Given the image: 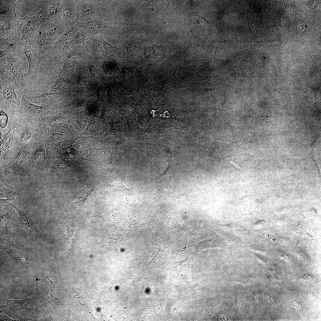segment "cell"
Listing matches in <instances>:
<instances>
[{"label": "cell", "instance_id": "obj_1", "mask_svg": "<svg viewBox=\"0 0 321 321\" xmlns=\"http://www.w3.org/2000/svg\"><path fill=\"white\" fill-rule=\"evenodd\" d=\"M46 15L42 9L32 17L26 16L21 18L20 31L21 37L20 43L31 44L40 26L47 19Z\"/></svg>", "mask_w": 321, "mask_h": 321}, {"label": "cell", "instance_id": "obj_2", "mask_svg": "<svg viewBox=\"0 0 321 321\" xmlns=\"http://www.w3.org/2000/svg\"><path fill=\"white\" fill-rule=\"evenodd\" d=\"M24 93L12 79L11 74L0 77V101L12 103L18 106L21 105V98Z\"/></svg>", "mask_w": 321, "mask_h": 321}, {"label": "cell", "instance_id": "obj_3", "mask_svg": "<svg viewBox=\"0 0 321 321\" xmlns=\"http://www.w3.org/2000/svg\"><path fill=\"white\" fill-rule=\"evenodd\" d=\"M20 49H14L7 52L6 55L7 63L5 66L13 75L18 86L25 94L27 89L24 79V68L22 63L18 58V51Z\"/></svg>", "mask_w": 321, "mask_h": 321}, {"label": "cell", "instance_id": "obj_4", "mask_svg": "<svg viewBox=\"0 0 321 321\" xmlns=\"http://www.w3.org/2000/svg\"><path fill=\"white\" fill-rule=\"evenodd\" d=\"M28 61L29 69L26 74L27 78L33 80L36 78L42 55L34 46L27 43H20Z\"/></svg>", "mask_w": 321, "mask_h": 321}, {"label": "cell", "instance_id": "obj_5", "mask_svg": "<svg viewBox=\"0 0 321 321\" xmlns=\"http://www.w3.org/2000/svg\"><path fill=\"white\" fill-rule=\"evenodd\" d=\"M21 23L18 16L0 21V40L20 41Z\"/></svg>", "mask_w": 321, "mask_h": 321}, {"label": "cell", "instance_id": "obj_6", "mask_svg": "<svg viewBox=\"0 0 321 321\" xmlns=\"http://www.w3.org/2000/svg\"><path fill=\"white\" fill-rule=\"evenodd\" d=\"M31 45L34 46L42 55L50 49L45 21L40 26Z\"/></svg>", "mask_w": 321, "mask_h": 321}, {"label": "cell", "instance_id": "obj_7", "mask_svg": "<svg viewBox=\"0 0 321 321\" xmlns=\"http://www.w3.org/2000/svg\"><path fill=\"white\" fill-rule=\"evenodd\" d=\"M41 9L45 12L47 19H54L61 12L63 2L60 1H40Z\"/></svg>", "mask_w": 321, "mask_h": 321}, {"label": "cell", "instance_id": "obj_8", "mask_svg": "<svg viewBox=\"0 0 321 321\" xmlns=\"http://www.w3.org/2000/svg\"><path fill=\"white\" fill-rule=\"evenodd\" d=\"M36 297V294L34 293L31 296L23 300H8L6 305L0 307L3 311L8 314H11L19 310L25 309L30 311V309L28 307L27 305L30 304L32 299Z\"/></svg>", "mask_w": 321, "mask_h": 321}, {"label": "cell", "instance_id": "obj_9", "mask_svg": "<svg viewBox=\"0 0 321 321\" xmlns=\"http://www.w3.org/2000/svg\"><path fill=\"white\" fill-rule=\"evenodd\" d=\"M59 93L49 92L42 90L41 92L34 94L32 96L25 97L27 100L32 102L41 106H47L52 103L59 96Z\"/></svg>", "mask_w": 321, "mask_h": 321}, {"label": "cell", "instance_id": "obj_10", "mask_svg": "<svg viewBox=\"0 0 321 321\" xmlns=\"http://www.w3.org/2000/svg\"><path fill=\"white\" fill-rule=\"evenodd\" d=\"M6 252L13 259L16 260L26 268L32 266L31 261L23 253L22 249L15 245L1 248Z\"/></svg>", "mask_w": 321, "mask_h": 321}, {"label": "cell", "instance_id": "obj_11", "mask_svg": "<svg viewBox=\"0 0 321 321\" xmlns=\"http://www.w3.org/2000/svg\"><path fill=\"white\" fill-rule=\"evenodd\" d=\"M55 19L47 18L45 21L50 49L53 46L54 41L60 37L63 31L62 26L56 23Z\"/></svg>", "mask_w": 321, "mask_h": 321}, {"label": "cell", "instance_id": "obj_12", "mask_svg": "<svg viewBox=\"0 0 321 321\" xmlns=\"http://www.w3.org/2000/svg\"><path fill=\"white\" fill-rule=\"evenodd\" d=\"M23 95L21 98L20 108L25 112L32 115L39 116L44 114L47 111V108L32 104Z\"/></svg>", "mask_w": 321, "mask_h": 321}, {"label": "cell", "instance_id": "obj_13", "mask_svg": "<svg viewBox=\"0 0 321 321\" xmlns=\"http://www.w3.org/2000/svg\"><path fill=\"white\" fill-rule=\"evenodd\" d=\"M15 1L0 0V21L17 17L15 11Z\"/></svg>", "mask_w": 321, "mask_h": 321}, {"label": "cell", "instance_id": "obj_14", "mask_svg": "<svg viewBox=\"0 0 321 321\" xmlns=\"http://www.w3.org/2000/svg\"><path fill=\"white\" fill-rule=\"evenodd\" d=\"M106 20L103 18H96L89 21L86 27L90 33L94 34H101L106 26Z\"/></svg>", "mask_w": 321, "mask_h": 321}, {"label": "cell", "instance_id": "obj_15", "mask_svg": "<svg viewBox=\"0 0 321 321\" xmlns=\"http://www.w3.org/2000/svg\"><path fill=\"white\" fill-rule=\"evenodd\" d=\"M6 202L16 209L19 214L20 222L24 227L28 229H33L39 233L25 211L23 210L14 202H13L12 201H7Z\"/></svg>", "mask_w": 321, "mask_h": 321}, {"label": "cell", "instance_id": "obj_16", "mask_svg": "<svg viewBox=\"0 0 321 321\" xmlns=\"http://www.w3.org/2000/svg\"><path fill=\"white\" fill-rule=\"evenodd\" d=\"M82 24H79L75 26H72L63 31L59 37L58 40L55 43L56 45L64 43L67 41L75 33Z\"/></svg>", "mask_w": 321, "mask_h": 321}, {"label": "cell", "instance_id": "obj_17", "mask_svg": "<svg viewBox=\"0 0 321 321\" xmlns=\"http://www.w3.org/2000/svg\"><path fill=\"white\" fill-rule=\"evenodd\" d=\"M11 231L8 229L1 232V248L15 244L12 238Z\"/></svg>", "mask_w": 321, "mask_h": 321}, {"label": "cell", "instance_id": "obj_18", "mask_svg": "<svg viewBox=\"0 0 321 321\" xmlns=\"http://www.w3.org/2000/svg\"><path fill=\"white\" fill-rule=\"evenodd\" d=\"M68 1H65L63 3L61 12V16L65 21L70 20L73 17V12L72 7Z\"/></svg>", "mask_w": 321, "mask_h": 321}, {"label": "cell", "instance_id": "obj_19", "mask_svg": "<svg viewBox=\"0 0 321 321\" xmlns=\"http://www.w3.org/2000/svg\"><path fill=\"white\" fill-rule=\"evenodd\" d=\"M80 11L82 14L87 16L94 14L97 12V10L88 4L84 3L80 7Z\"/></svg>", "mask_w": 321, "mask_h": 321}, {"label": "cell", "instance_id": "obj_20", "mask_svg": "<svg viewBox=\"0 0 321 321\" xmlns=\"http://www.w3.org/2000/svg\"><path fill=\"white\" fill-rule=\"evenodd\" d=\"M29 158V154L27 152L23 151H20L16 155L15 161L18 164H20L28 161Z\"/></svg>", "mask_w": 321, "mask_h": 321}, {"label": "cell", "instance_id": "obj_21", "mask_svg": "<svg viewBox=\"0 0 321 321\" xmlns=\"http://www.w3.org/2000/svg\"><path fill=\"white\" fill-rule=\"evenodd\" d=\"M100 40L107 53L113 54L118 51V48L106 42L103 38L102 35L100 36Z\"/></svg>", "mask_w": 321, "mask_h": 321}, {"label": "cell", "instance_id": "obj_22", "mask_svg": "<svg viewBox=\"0 0 321 321\" xmlns=\"http://www.w3.org/2000/svg\"><path fill=\"white\" fill-rule=\"evenodd\" d=\"M44 153L41 149H38L34 152L33 155L34 161L39 166L42 165L44 159Z\"/></svg>", "mask_w": 321, "mask_h": 321}, {"label": "cell", "instance_id": "obj_23", "mask_svg": "<svg viewBox=\"0 0 321 321\" xmlns=\"http://www.w3.org/2000/svg\"><path fill=\"white\" fill-rule=\"evenodd\" d=\"M64 65L61 72L70 73L74 68V64L72 62L67 59H64Z\"/></svg>", "mask_w": 321, "mask_h": 321}, {"label": "cell", "instance_id": "obj_24", "mask_svg": "<svg viewBox=\"0 0 321 321\" xmlns=\"http://www.w3.org/2000/svg\"><path fill=\"white\" fill-rule=\"evenodd\" d=\"M0 127L2 128H5L8 121V117L2 109L0 111Z\"/></svg>", "mask_w": 321, "mask_h": 321}, {"label": "cell", "instance_id": "obj_25", "mask_svg": "<svg viewBox=\"0 0 321 321\" xmlns=\"http://www.w3.org/2000/svg\"><path fill=\"white\" fill-rule=\"evenodd\" d=\"M44 279L47 282L52 284L57 283V278L55 275L52 273H48L44 276Z\"/></svg>", "mask_w": 321, "mask_h": 321}, {"label": "cell", "instance_id": "obj_26", "mask_svg": "<svg viewBox=\"0 0 321 321\" xmlns=\"http://www.w3.org/2000/svg\"><path fill=\"white\" fill-rule=\"evenodd\" d=\"M21 135V141L23 142H26L29 141L31 139L32 134L29 130H26L23 131Z\"/></svg>", "mask_w": 321, "mask_h": 321}, {"label": "cell", "instance_id": "obj_27", "mask_svg": "<svg viewBox=\"0 0 321 321\" xmlns=\"http://www.w3.org/2000/svg\"><path fill=\"white\" fill-rule=\"evenodd\" d=\"M86 76L83 74H82L79 76L78 81V83L79 85H83L86 83Z\"/></svg>", "mask_w": 321, "mask_h": 321}, {"label": "cell", "instance_id": "obj_28", "mask_svg": "<svg viewBox=\"0 0 321 321\" xmlns=\"http://www.w3.org/2000/svg\"><path fill=\"white\" fill-rule=\"evenodd\" d=\"M293 306L295 308L299 309L301 308V306L299 303L294 302L292 303Z\"/></svg>", "mask_w": 321, "mask_h": 321}, {"label": "cell", "instance_id": "obj_29", "mask_svg": "<svg viewBox=\"0 0 321 321\" xmlns=\"http://www.w3.org/2000/svg\"><path fill=\"white\" fill-rule=\"evenodd\" d=\"M90 68L91 71L92 73H95V72H97V70L96 68L94 66H91L90 67Z\"/></svg>", "mask_w": 321, "mask_h": 321}, {"label": "cell", "instance_id": "obj_30", "mask_svg": "<svg viewBox=\"0 0 321 321\" xmlns=\"http://www.w3.org/2000/svg\"><path fill=\"white\" fill-rule=\"evenodd\" d=\"M0 317H1V318H3V319H4L5 320H9V321H11H11H13V320H12L8 318L7 316H6L5 315H1Z\"/></svg>", "mask_w": 321, "mask_h": 321}]
</instances>
